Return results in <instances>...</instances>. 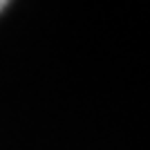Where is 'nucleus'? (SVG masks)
Returning <instances> with one entry per match:
<instances>
[{
  "label": "nucleus",
  "instance_id": "f257e3e1",
  "mask_svg": "<svg viewBox=\"0 0 150 150\" xmlns=\"http://www.w3.org/2000/svg\"><path fill=\"white\" fill-rule=\"evenodd\" d=\"M7 2H9V0H0V11H2V9L7 7Z\"/></svg>",
  "mask_w": 150,
  "mask_h": 150
}]
</instances>
